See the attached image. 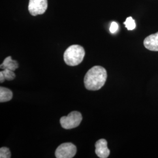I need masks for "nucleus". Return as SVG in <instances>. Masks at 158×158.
<instances>
[{"label": "nucleus", "mask_w": 158, "mask_h": 158, "mask_svg": "<svg viewBox=\"0 0 158 158\" xmlns=\"http://www.w3.org/2000/svg\"><path fill=\"white\" fill-rule=\"evenodd\" d=\"M107 78L106 70L100 66H95L90 69L85 75V87L89 90H98L106 83Z\"/></svg>", "instance_id": "1"}, {"label": "nucleus", "mask_w": 158, "mask_h": 158, "mask_svg": "<svg viewBox=\"0 0 158 158\" xmlns=\"http://www.w3.org/2000/svg\"><path fill=\"white\" fill-rule=\"evenodd\" d=\"M85 56L84 48L78 45L70 46L64 52V60L70 66H75L82 62Z\"/></svg>", "instance_id": "2"}, {"label": "nucleus", "mask_w": 158, "mask_h": 158, "mask_svg": "<svg viewBox=\"0 0 158 158\" xmlns=\"http://www.w3.org/2000/svg\"><path fill=\"white\" fill-rule=\"evenodd\" d=\"M82 115L78 111H72L66 117H62L60 119V123L63 128L70 130L76 128L80 124L82 121Z\"/></svg>", "instance_id": "3"}, {"label": "nucleus", "mask_w": 158, "mask_h": 158, "mask_svg": "<svg viewBox=\"0 0 158 158\" xmlns=\"http://www.w3.org/2000/svg\"><path fill=\"white\" fill-rule=\"evenodd\" d=\"M76 152V147L72 143H63L57 147L55 152V156L57 158H73Z\"/></svg>", "instance_id": "4"}, {"label": "nucleus", "mask_w": 158, "mask_h": 158, "mask_svg": "<svg viewBox=\"0 0 158 158\" xmlns=\"http://www.w3.org/2000/svg\"><path fill=\"white\" fill-rule=\"evenodd\" d=\"M47 8L48 0H29L28 10L33 16L43 14Z\"/></svg>", "instance_id": "5"}, {"label": "nucleus", "mask_w": 158, "mask_h": 158, "mask_svg": "<svg viewBox=\"0 0 158 158\" xmlns=\"http://www.w3.org/2000/svg\"><path fill=\"white\" fill-rule=\"evenodd\" d=\"M96 154L100 158H107L110 153L107 147V142L104 139H101L96 142L95 144Z\"/></svg>", "instance_id": "6"}, {"label": "nucleus", "mask_w": 158, "mask_h": 158, "mask_svg": "<svg viewBox=\"0 0 158 158\" xmlns=\"http://www.w3.org/2000/svg\"><path fill=\"white\" fill-rule=\"evenodd\" d=\"M143 45L149 51H158V32L147 36L143 41Z\"/></svg>", "instance_id": "7"}, {"label": "nucleus", "mask_w": 158, "mask_h": 158, "mask_svg": "<svg viewBox=\"0 0 158 158\" xmlns=\"http://www.w3.org/2000/svg\"><path fill=\"white\" fill-rule=\"evenodd\" d=\"M18 63L16 60L12 59L11 56L7 57L4 59V62L1 64L0 68L4 69H9L12 71H15L18 68Z\"/></svg>", "instance_id": "8"}, {"label": "nucleus", "mask_w": 158, "mask_h": 158, "mask_svg": "<svg viewBox=\"0 0 158 158\" xmlns=\"http://www.w3.org/2000/svg\"><path fill=\"white\" fill-rule=\"evenodd\" d=\"M13 97L11 90L10 89L1 87H0V102H4L10 101Z\"/></svg>", "instance_id": "9"}, {"label": "nucleus", "mask_w": 158, "mask_h": 158, "mask_svg": "<svg viewBox=\"0 0 158 158\" xmlns=\"http://www.w3.org/2000/svg\"><path fill=\"white\" fill-rule=\"evenodd\" d=\"M124 23L125 25V27L129 31H131L135 28L136 24L135 21L131 17H128Z\"/></svg>", "instance_id": "10"}, {"label": "nucleus", "mask_w": 158, "mask_h": 158, "mask_svg": "<svg viewBox=\"0 0 158 158\" xmlns=\"http://www.w3.org/2000/svg\"><path fill=\"white\" fill-rule=\"evenodd\" d=\"M2 73L4 76V77L6 80L8 81H11L14 79H15V74L14 73V71L9 70V69H4L2 71Z\"/></svg>", "instance_id": "11"}, {"label": "nucleus", "mask_w": 158, "mask_h": 158, "mask_svg": "<svg viewBox=\"0 0 158 158\" xmlns=\"http://www.w3.org/2000/svg\"><path fill=\"white\" fill-rule=\"evenodd\" d=\"M11 156V152L9 148L6 147H2L0 149V158H10Z\"/></svg>", "instance_id": "12"}, {"label": "nucleus", "mask_w": 158, "mask_h": 158, "mask_svg": "<svg viewBox=\"0 0 158 158\" xmlns=\"http://www.w3.org/2000/svg\"><path fill=\"white\" fill-rule=\"evenodd\" d=\"M118 29V25L117 23H115V22H113L111 23V25L110 27V31L111 34L115 33Z\"/></svg>", "instance_id": "13"}, {"label": "nucleus", "mask_w": 158, "mask_h": 158, "mask_svg": "<svg viewBox=\"0 0 158 158\" xmlns=\"http://www.w3.org/2000/svg\"><path fill=\"white\" fill-rule=\"evenodd\" d=\"M5 80H6V79H5V77H4V74H3L2 72H0V82L2 83H3V82H4Z\"/></svg>", "instance_id": "14"}]
</instances>
